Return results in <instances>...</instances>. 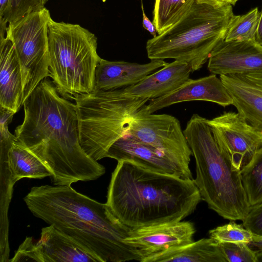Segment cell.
Masks as SVG:
<instances>
[{
  "label": "cell",
  "mask_w": 262,
  "mask_h": 262,
  "mask_svg": "<svg viewBox=\"0 0 262 262\" xmlns=\"http://www.w3.org/2000/svg\"><path fill=\"white\" fill-rule=\"evenodd\" d=\"M23 105V122L14 135L49 169L54 185L95 180L105 173L80 145L75 104L61 96L52 81L42 80Z\"/></svg>",
  "instance_id": "cell-1"
},
{
  "label": "cell",
  "mask_w": 262,
  "mask_h": 262,
  "mask_svg": "<svg viewBox=\"0 0 262 262\" xmlns=\"http://www.w3.org/2000/svg\"><path fill=\"white\" fill-rule=\"evenodd\" d=\"M24 201L34 216L72 237L101 262L141 261L139 250L124 241L132 228L106 203L77 192L71 185L34 186Z\"/></svg>",
  "instance_id": "cell-2"
},
{
  "label": "cell",
  "mask_w": 262,
  "mask_h": 262,
  "mask_svg": "<svg viewBox=\"0 0 262 262\" xmlns=\"http://www.w3.org/2000/svg\"><path fill=\"white\" fill-rule=\"evenodd\" d=\"M202 198L193 179L120 161L112 173L106 204L130 228L182 221Z\"/></svg>",
  "instance_id": "cell-3"
},
{
  "label": "cell",
  "mask_w": 262,
  "mask_h": 262,
  "mask_svg": "<svg viewBox=\"0 0 262 262\" xmlns=\"http://www.w3.org/2000/svg\"><path fill=\"white\" fill-rule=\"evenodd\" d=\"M195 161L202 200L224 219L243 221L250 206L240 174L221 151L208 119L193 114L183 130Z\"/></svg>",
  "instance_id": "cell-4"
},
{
  "label": "cell",
  "mask_w": 262,
  "mask_h": 262,
  "mask_svg": "<svg viewBox=\"0 0 262 262\" xmlns=\"http://www.w3.org/2000/svg\"><path fill=\"white\" fill-rule=\"evenodd\" d=\"M233 15L231 5L194 0L179 20L147 41V57L150 60L173 59L187 63L192 72L197 71L224 39Z\"/></svg>",
  "instance_id": "cell-5"
},
{
  "label": "cell",
  "mask_w": 262,
  "mask_h": 262,
  "mask_svg": "<svg viewBox=\"0 0 262 262\" xmlns=\"http://www.w3.org/2000/svg\"><path fill=\"white\" fill-rule=\"evenodd\" d=\"M48 34L49 77L58 93L74 99L93 91L96 68L101 59L95 35L79 25L52 19Z\"/></svg>",
  "instance_id": "cell-6"
},
{
  "label": "cell",
  "mask_w": 262,
  "mask_h": 262,
  "mask_svg": "<svg viewBox=\"0 0 262 262\" xmlns=\"http://www.w3.org/2000/svg\"><path fill=\"white\" fill-rule=\"evenodd\" d=\"M74 100L80 145L97 161L105 158L112 145L126 134L134 115L149 101L127 96L123 88L93 91Z\"/></svg>",
  "instance_id": "cell-7"
},
{
  "label": "cell",
  "mask_w": 262,
  "mask_h": 262,
  "mask_svg": "<svg viewBox=\"0 0 262 262\" xmlns=\"http://www.w3.org/2000/svg\"><path fill=\"white\" fill-rule=\"evenodd\" d=\"M51 19L49 10L44 7L8 25L6 37L14 45L21 70L23 104L50 76L48 27Z\"/></svg>",
  "instance_id": "cell-8"
},
{
  "label": "cell",
  "mask_w": 262,
  "mask_h": 262,
  "mask_svg": "<svg viewBox=\"0 0 262 262\" xmlns=\"http://www.w3.org/2000/svg\"><path fill=\"white\" fill-rule=\"evenodd\" d=\"M160 151L177 168L180 177L192 179V155L179 120L168 114H155L142 106L134 115L126 134Z\"/></svg>",
  "instance_id": "cell-9"
},
{
  "label": "cell",
  "mask_w": 262,
  "mask_h": 262,
  "mask_svg": "<svg viewBox=\"0 0 262 262\" xmlns=\"http://www.w3.org/2000/svg\"><path fill=\"white\" fill-rule=\"evenodd\" d=\"M208 123L221 151L238 170L262 147V132L238 112H224Z\"/></svg>",
  "instance_id": "cell-10"
},
{
  "label": "cell",
  "mask_w": 262,
  "mask_h": 262,
  "mask_svg": "<svg viewBox=\"0 0 262 262\" xmlns=\"http://www.w3.org/2000/svg\"><path fill=\"white\" fill-rule=\"evenodd\" d=\"M195 232L193 223L180 221L132 228L124 241L136 248L143 259L193 242Z\"/></svg>",
  "instance_id": "cell-11"
},
{
  "label": "cell",
  "mask_w": 262,
  "mask_h": 262,
  "mask_svg": "<svg viewBox=\"0 0 262 262\" xmlns=\"http://www.w3.org/2000/svg\"><path fill=\"white\" fill-rule=\"evenodd\" d=\"M208 70L222 75L262 70V45L256 41L221 40L208 58Z\"/></svg>",
  "instance_id": "cell-12"
},
{
  "label": "cell",
  "mask_w": 262,
  "mask_h": 262,
  "mask_svg": "<svg viewBox=\"0 0 262 262\" xmlns=\"http://www.w3.org/2000/svg\"><path fill=\"white\" fill-rule=\"evenodd\" d=\"M212 74L196 79H189L178 89L160 98L149 100L144 107L153 113L178 103L190 101H205L223 107L232 105V99L220 78Z\"/></svg>",
  "instance_id": "cell-13"
},
{
  "label": "cell",
  "mask_w": 262,
  "mask_h": 262,
  "mask_svg": "<svg viewBox=\"0 0 262 262\" xmlns=\"http://www.w3.org/2000/svg\"><path fill=\"white\" fill-rule=\"evenodd\" d=\"M220 78L246 120L262 132V70L222 75Z\"/></svg>",
  "instance_id": "cell-14"
},
{
  "label": "cell",
  "mask_w": 262,
  "mask_h": 262,
  "mask_svg": "<svg viewBox=\"0 0 262 262\" xmlns=\"http://www.w3.org/2000/svg\"><path fill=\"white\" fill-rule=\"evenodd\" d=\"M166 63L164 60L140 64L101 58L96 68L93 91L113 90L136 84Z\"/></svg>",
  "instance_id": "cell-15"
},
{
  "label": "cell",
  "mask_w": 262,
  "mask_h": 262,
  "mask_svg": "<svg viewBox=\"0 0 262 262\" xmlns=\"http://www.w3.org/2000/svg\"><path fill=\"white\" fill-rule=\"evenodd\" d=\"M192 70L186 63L174 60L148 75L136 84L123 88L128 97L148 98L162 97L190 79Z\"/></svg>",
  "instance_id": "cell-16"
},
{
  "label": "cell",
  "mask_w": 262,
  "mask_h": 262,
  "mask_svg": "<svg viewBox=\"0 0 262 262\" xmlns=\"http://www.w3.org/2000/svg\"><path fill=\"white\" fill-rule=\"evenodd\" d=\"M106 157L118 162L129 161L154 171L180 177L176 166L160 151L127 135L112 145L105 155Z\"/></svg>",
  "instance_id": "cell-17"
},
{
  "label": "cell",
  "mask_w": 262,
  "mask_h": 262,
  "mask_svg": "<svg viewBox=\"0 0 262 262\" xmlns=\"http://www.w3.org/2000/svg\"><path fill=\"white\" fill-rule=\"evenodd\" d=\"M0 106L17 113L23 105L22 74L13 43L0 39Z\"/></svg>",
  "instance_id": "cell-18"
},
{
  "label": "cell",
  "mask_w": 262,
  "mask_h": 262,
  "mask_svg": "<svg viewBox=\"0 0 262 262\" xmlns=\"http://www.w3.org/2000/svg\"><path fill=\"white\" fill-rule=\"evenodd\" d=\"M37 243L44 262H101L96 255L53 225L42 228Z\"/></svg>",
  "instance_id": "cell-19"
},
{
  "label": "cell",
  "mask_w": 262,
  "mask_h": 262,
  "mask_svg": "<svg viewBox=\"0 0 262 262\" xmlns=\"http://www.w3.org/2000/svg\"><path fill=\"white\" fill-rule=\"evenodd\" d=\"M227 262L219 243L211 237L144 257L141 262Z\"/></svg>",
  "instance_id": "cell-20"
},
{
  "label": "cell",
  "mask_w": 262,
  "mask_h": 262,
  "mask_svg": "<svg viewBox=\"0 0 262 262\" xmlns=\"http://www.w3.org/2000/svg\"><path fill=\"white\" fill-rule=\"evenodd\" d=\"M7 164L14 185L23 178L42 179L52 175L43 162L17 140L8 151Z\"/></svg>",
  "instance_id": "cell-21"
},
{
  "label": "cell",
  "mask_w": 262,
  "mask_h": 262,
  "mask_svg": "<svg viewBox=\"0 0 262 262\" xmlns=\"http://www.w3.org/2000/svg\"><path fill=\"white\" fill-rule=\"evenodd\" d=\"M242 184L250 207L262 203V147L240 170Z\"/></svg>",
  "instance_id": "cell-22"
},
{
  "label": "cell",
  "mask_w": 262,
  "mask_h": 262,
  "mask_svg": "<svg viewBox=\"0 0 262 262\" xmlns=\"http://www.w3.org/2000/svg\"><path fill=\"white\" fill-rule=\"evenodd\" d=\"M194 0H156L153 23L158 34L179 20Z\"/></svg>",
  "instance_id": "cell-23"
},
{
  "label": "cell",
  "mask_w": 262,
  "mask_h": 262,
  "mask_svg": "<svg viewBox=\"0 0 262 262\" xmlns=\"http://www.w3.org/2000/svg\"><path fill=\"white\" fill-rule=\"evenodd\" d=\"M260 12L255 8L241 15H233L229 22L224 40L256 41Z\"/></svg>",
  "instance_id": "cell-24"
},
{
  "label": "cell",
  "mask_w": 262,
  "mask_h": 262,
  "mask_svg": "<svg viewBox=\"0 0 262 262\" xmlns=\"http://www.w3.org/2000/svg\"><path fill=\"white\" fill-rule=\"evenodd\" d=\"M210 237L217 242L246 243L249 244L253 239V234L243 225L231 221L228 224L218 226L209 231Z\"/></svg>",
  "instance_id": "cell-25"
},
{
  "label": "cell",
  "mask_w": 262,
  "mask_h": 262,
  "mask_svg": "<svg viewBox=\"0 0 262 262\" xmlns=\"http://www.w3.org/2000/svg\"><path fill=\"white\" fill-rule=\"evenodd\" d=\"M48 0H10L4 21L0 28L5 29L8 24L15 22L26 14L45 7Z\"/></svg>",
  "instance_id": "cell-26"
},
{
  "label": "cell",
  "mask_w": 262,
  "mask_h": 262,
  "mask_svg": "<svg viewBox=\"0 0 262 262\" xmlns=\"http://www.w3.org/2000/svg\"><path fill=\"white\" fill-rule=\"evenodd\" d=\"M219 245L227 262H257L256 251L248 244L221 243Z\"/></svg>",
  "instance_id": "cell-27"
},
{
  "label": "cell",
  "mask_w": 262,
  "mask_h": 262,
  "mask_svg": "<svg viewBox=\"0 0 262 262\" xmlns=\"http://www.w3.org/2000/svg\"><path fill=\"white\" fill-rule=\"evenodd\" d=\"M44 262L41 250L37 242L34 243L31 237H27L15 251L10 262Z\"/></svg>",
  "instance_id": "cell-28"
},
{
  "label": "cell",
  "mask_w": 262,
  "mask_h": 262,
  "mask_svg": "<svg viewBox=\"0 0 262 262\" xmlns=\"http://www.w3.org/2000/svg\"><path fill=\"white\" fill-rule=\"evenodd\" d=\"M14 114V112L0 106L1 155H7L12 144L17 140L15 135L12 134L8 128Z\"/></svg>",
  "instance_id": "cell-29"
},
{
  "label": "cell",
  "mask_w": 262,
  "mask_h": 262,
  "mask_svg": "<svg viewBox=\"0 0 262 262\" xmlns=\"http://www.w3.org/2000/svg\"><path fill=\"white\" fill-rule=\"evenodd\" d=\"M243 225L254 235L262 236V203L250 207Z\"/></svg>",
  "instance_id": "cell-30"
},
{
  "label": "cell",
  "mask_w": 262,
  "mask_h": 262,
  "mask_svg": "<svg viewBox=\"0 0 262 262\" xmlns=\"http://www.w3.org/2000/svg\"><path fill=\"white\" fill-rule=\"evenodd\" d=\"M141 8L142 11V16H143V20H142V25L145 29L147 30L154 37L157 36L156 35V29L153 23H152L149 19L147 17L145 14L143 6V3L142 2Z\"/></svg>",
  "instance_id": "cell-31"
},
{
  "label": "cell",
  "mask_w": 262,
  "mask_h": 262,
  "mask_svg": "<svg viewBox=\"0 0 262 262\" xmlns=\"http://www.w3.org/2000/svg\"><path fill=\"white\" fill-rule=\"evenodd\" d=\"M249 245L254 250H262V236L253 235V239Z\"/></svg>",
  "instance_id": "cell-32"
},
{
  "label": "cell",
  "mask_w": 262,
  "mask_h": 262,
  "mask_svg": "<svg viewBox=\"0 0 262 262\" xmlns=\"http://www.w3.org/2000/svg\"><path fill=\"white\" fill-rule=\"evenodd\" d=\"M9 2L10 0H0V23L4 21Z\"/></svg>",
  "instance_id": "cell-33"
},
{
  "label": "cell",
  "mask_w": 262,
  "mask_h": 262,
  "mask_svg": "<svg viewBox=\"0 0 262 262\" xmlns=\"http://www.w3.org/2000/svg\"><path fill=\"white\" fill-rule=\"evenodd\" d=\"M256 41L262 45V9L260 12L258 24L256 34Z\"/></svg>",
  "instance_id": "cell-34"
},
{
  "label": "cell",
  "mask_w": 262,
  "mask_h": 262,
  "mask_svg": "<svg viewBox=\"0 0 262 262\" xmlns=\"http://www.w3.org/2000/svg\"><path fill=\"white\" fill-rule=\"evenodd\" d=\"M216 3L229 4L231 5H235L237 1L239 0H211Z\"/></svg>",
  "instance_id": "cell-35"
},
{
  "label": "cell",
  "mask_w": 262,
  "mask_h": 262,
  "mask_svg": "<svg viewBox=\"0 0 262 262\" xmlns=\"http://www.w3.org/2000/svg\"><path fill=\"white\" fill-rule=\"evenodd\" d=\"M257 262H262V250L256 251Z\"/></svg>",
  "instance_id": "cell-36"
}]
</instances>
